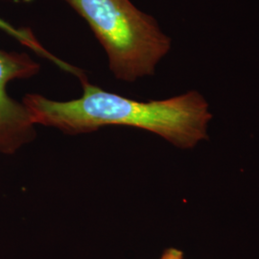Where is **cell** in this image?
I'll list each match as a JSON object with an SVG mask.
<instances>
[{
	"instance_id": "6da1fadb",
	"label": "cell",
	"mask_w": 259,
	"mask_h": 259,
	"mask_svg": "<svg viewBox=\"0 0 259 259\" xmlns=\"http://www.w3.org/2000/svg\"><path fill=\"white\" fill-rule=\"evenodd\" d=\"M80 82L83 94L70 101L25 95L22 103L33 123L70 135L108 126L133 127L154 133L180 148H192L206 138L207 123L212 116L203 95L197 92L143 102L106 92L90 83L87 76Z\"/></svg>"
},
{
	"instance_id": "7a4b0ae2",
	"label": "cell",
	"mask_w": 259,
	"mask_h": 259,
	"mask_svg": "<svg viewBox=\"0 0 259 259\" xmlns=\"http://www.w3.org/2000/svg\"><path fill=\"white\" fill-rule=\"evenodd\" d=\"M64 1L88 22L119 80L134 82L154 74L171 48V39L156 19L130 0Z\"/></svg>"
},
{
	"instance_id": "3957f363",
	"label": "cell",
	"mask_w": 259,
	"mask_h": 259,
	"mask_svg": "<svg viewBox=\"0 0 259 259\" xmlns=\"http://www.w3.org/2000/svg\"><path fill=\"white\" fill-rule=\"evenodd\" d=\"M40 66L26 53L0 49V153L12 155L36 137L35 124L23 103L12 99L7 84L37 74Z\"/></svg>"
},
{
	"instance_id": "277c9868",
	"label": "cell",
	"mask_w": 259,
	"mask_h": 259,
	"mask_svg": "<svg viewBox=\"0 0 259 259\" xmlns=\"http://www.w3.org/2000/svg\"><path fill=\"white\" fill-rule=\"evenodd\" d=\"M0 30H2L3 32L7 33L10 36L16 38L22 46L30 48L31 50L35 51L38 55L50 60L51 62H53L54 64L60 66L65 71L75 75V76H77L80 73L79 68L74 67V66L65 63L64 61H61L60 59H58L56 56L51 54L48 50L42 47L41 44L37 40V37H35V35L32 33V31L30 29H27V28H19H19L14 27L13 25L6 22L5 20L0 19Z\"/></svg>"
},
{
	"instance_id": "5b68a950",
	"label": "cell",
	"mask_w": 259,
	"mask_h": 259,
	"mask_svg": "<svg viewBox=\"0 0 259 259\" xmlns=\"http://www.w3.org/2000/svg\"><path fill=\"white\" fill-rule=\"evenodd\" d=\"M159 259H185V257L183 251L175 248H170L164 250V252Z\"/></svg>"
}]
</instances>
